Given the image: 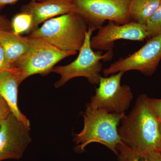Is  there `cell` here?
<instances>
[{"mask_svg":"<svg viewBox=\"0 0 161 161\" xmlns=\"http://www.w3.org/2000/svg\"><path fill=\"white\" fill-rule=\"evenodd\" d=\"M149 98L146 94L140 95L130 113L121 119L118 128L124 144L146 155L158 150L161 139L159 119L150 107Z\"/></svg>","mask_w":161,"mask_h":161,"instance_id":"6da1fadb","label":"cell"},{"mask_svg":"<svg viewBox=\"0 0 161 161\" xmlns=\"http://www.w3.org/2000/svg\"><path fill=\"white\" fill-rule=\"evenodd\" d=\"M88 28L80 15L71 12L47 20L29 36L43 39L63 51L77 52L83 45Z\"/></svg>","mask_w":161,"mask_h":161,"instance_id":"7a4b0ae2","label":"cell"},{"mask_svg":"<svg viewBox=\"0 0 161 161\" xmlns=\"http://www.w3.org/2000/svg\"><path fill=\"white\" fill-rule=\"evenodd\" d=\"M125 115L86 109L84 114L83 130L75 135L76 149L78 152H83L91 143L97 142L118 154V145L123 143L119 135L118 128Z\"/></svg>","mask_w":161,"mask_h":161,"instance_id":"3957f363","label":"cell"},{"mask_svg":"<svg viewBox=\"0 0 161 161\" xmlns=\"http://www.w3.org/2000/svg\"><path fill=\"white\" fill-rule=\"evenodd\" d=\"M95 31L94 28L89 27L86 33L83 45L79 51V55L74 61L67 65L53 68L52 72L60 76V80L55 84L56 88L60 87L71 79L79 77L86 78L92 84L98 85L100 74L103 69L100 60H111L113 52L108 51L105 54H103L102 51H93L91 41L92 33Z\"/></svg>","mask_w":161,"mask_h":161,"instance_id":"277c9868","label":"cell"},{"mask_svg":"<svg viewBox=\"0 0 161 161\" xmlns=\"http://www.w3.org/2000/svg\"><path fill=\"white\" fill-rule=\"evenodd\" d=\"M28 37L29 49L12 66L19 74L22 82L31 75L49 74L60 60L77 53L60 50L41 38Z\"/></svg>","mask_w":161,"mask_h":161,"instance_id":"5b68a950","label":"cell"},{"mask_svg":"<svg viewBox=\"0 0 161 161\" xmlns=\"http://www.w3.org/2000/svg\"><path fill=\"white\" fill-rule=\"evenodd\" d=\"M76 13L80 15L88 27L95 30L106 21L125 24L132 21L130 17V0H72Z\"/></svg>","mask_w":161,"mask_h":161,"instance_id":"8992f818","label":"cell"},{"mask_svg":"<svg viewBox=\"0 0 161 161\" xmlns=\"http://www.w3.org/2000/svg\"><path fill=\"white\" fill-rule=\"evenodd\" d=\"M125 72H119L109 77L101 76L95 94L91 98L86 109L101 110L109 113L124 115L130 107L133 96L127 85H121Z\"/></svg>","mask_w":161,"mask_h":161,"instance_id":"52a82bcc","label":"cell"},{"mask_svg":"<svg viewBox=\"0 0 161 161\" xmlns=\"http://www.w3.org/2000/svg\"><path fill=\"white\" fill-rule=\"evenodd\" d=\"M161 60V35L150 38L142 47L125 58H120L103 70L105 77L119 72L136 70L151 76Z\"/></svg>","mask_w":161,"mask_h":161,"instance_id":"ba28073f","label":"cell"},{"mask_svg":"<svg viewBox=\"0 0 161 161\" xmlns=\"http://www.w3.org/2000/svg\"><path fill=\"white\" fill-rule=\"evenodd\" d=\"M31 142L30 127L11 112L0 128V161L20 159Z\"/></svg>","mask_w":161,"mask_h":161,"instance_id":"9c48e42d","label":"cell"},{"mask_svg":"<svg viewBox=\"0 0 161 161\" xmlns=\"http://www.w3.org/2000/svg\"><path fill=\"white\" fill-rule=\"evenodd\" d=\"M147 38L146 24L134 21L119 24L110 21L98 30L97 33L91 39V44L93 49L112 52L114 43L117 40L142 41Z\"/></svg>","mask_w":161,"mask_h":161,"instance_id":"30bf717a","label":"cell"},{"mask_svg":"<svg viewBox=\"0 0 161 161\" xmlns=\"http://www.w3.org/2000/svg\"><path fill=\"white\" fill-rule=\"evenodd\" d=\"M23 11L31 15L32 31L38 28L40 23L59 16L76 12V10L72 0H43L31 1L24 6Z\"/></svg>","mask_w":161,"mask_h":161,"instance_id":"8fae6325","label":"cell"},{"mask_svg":"<svg viewBox=\"0 0 161 161\" xmlns=\"http://www.w3.org/2000/svg\"><path fill=\"white\" fill-rule=\"evenodd\" d=\"M22 82L20 75L14 69L0 71V96L8 104L12 113L28 127L30 122L18 105V87Z\"/></svg>","mask_w":161,"mask_h":161,"instance_id":"7c38bea8","label":"cell"},{"mask_svg":"<svg viewBox=\"0 0 161 161\" xmlns=\"http://www.w3.org/2000/svg\"><path fill=\"white\" fill-rule=\"evenodd\" d=\"M0 45L4 49L6 59L12 66L29 49V37H23L7 29L0 31Z\"/></svg>","mask_w":161,"mask_h":161,"instance_id":"4fadbf2b","label":"cell"},{"mask_svg":"<svg viewBox=\"0 0 161 161\" xmlns=\"http://www.w3.org/2000/svg\"><path fill=\"white\" fill-rule=\"evenodd\" d=\"M161 3V0H130V14L132 21L146 24L154 14Z\"/></svg>","mask_w":161,"mask_h":161,"instance_id":"5bb4252c","label":"cell"},{"mask_svg":"<svg viewBox=\"0 0 161 161\" xmlns=\"http://www.w3.org/2000/svg\"><path fill=\"white\" fill-rule=\"evenodd\" d=\"M32 23L31 15L23 11L15 16L12 22V26L13 31L15 33L20 35L32 31Z\"/></svg>","mask_w":161,"mask_h":161,"instance_id":"9a60e30c","label":"cell"},{"mask_svg":"<svg viewBox=\"0 0 161 161\" xmlns=\"http://www.w3.org/2000/svg\"><path fill=\"white\" fill-rule=\"evenodd\" d=\"M147 38L154 37L161 35V3L158 9L146 24Z\"/></svg>","mask_w":161,"mask_h":161,"instance_id":"2e32d148","label":"cell"},{"mask_svg":"<svg viewBox=\"0 0 161 161\" xmlns=\"http://www.w3.org/2000/svg\"><path fill=\"white\" fill-rule=\"evenodd\" d=\"M117 149L127 161H150L148 155L137 152L123 142L118 145Z\"/></svg>","mask_w":161,"mask_h":161,"instance_id":"e0dca14e","label":"cell"},{"mask_svg":"<svg viewBox=\"0 0 161 161\" xmlns=\"http://www.w3.org/2000/svg\"><path fill=\"white\" fill-rule=\"evenodd\" d=\"M11 110L6 101L0 96V128L4 121L11 113Z\"/></svg>","mask_w":161,"mask_h":161,"instance_id":"ac0fdd59","label":"cell"},{"mask_svg":"<svg viewBox=\"0 0 161 161\" xmlns=\"http://www.w3.org/2000/svg\"><path fill=\"white\" fill-rule=\"evenodd\" d=\"M149 103L154 114L161 120V99L149 98Z\"/></svg>","mask_w":161,"mask_h":161,"instance_id":"d6986e66","label":"cell"},{"mask_svg":"<svg viewBox=\"0 0 161 161\" xmlns=\"http://www.w3.org/2000/svg\"><path fill=\"white\" fill-rule=\"evenodd\" d=\"M11 68V65L9 64L6 59L4 49L0 45V71Z\"/></svg>","mask_w":161,"mask_h":161,"instance_id":"ffe728a7","label":"cell"},{"mask_svg":"<svg viewBox=\"0 0 161 161\" xmlns=\"http://www.w3.org/2000/svg\"><path fill=\"white\" fill-rule=\"evenodd\" d=\"M148 156L150 161H161V154L158 150L150 152Z\"/></svg>","mask_w":161,"mask_h":161,"instance_id":"44dd1931","label":"cell"},{"mask_svg":"<svg viewBox=\"0 0 161 161\" xmlns=\"http://www.w3.org/2000/svg\"><path fill=\"white\" fill-rule=\"evenodd\" d=\"M19 0H0V8L9 4H14Z\"/></svg>","mask_w":161,"mask_h":161,"instance_id":"7402d4cb","label":"cell"},{"mask_svg":"<svg viewBox=\"0 0 161 161\" xmlns=\"http://www.w3.org/2000/svg\"><path fill=\"white\" fill-rule=\"evenodd\" d=\"M4 20L2 18L0 17V31L2 30L7 29L4 27Z\"/></svg>","mask_w":161,"mask_h":161,"instance_id":"603a6c76","label":"cell"},{"mask_svg":"<svg viewBox=\"0 0 161 161\" xmlns=\"http://www.w3.org/2000/svg\"><path fill=\"white\" fill-rule=\"evenodd\" d=\"M159 124H160V133H161V139L160 142L158 150L159 152L161 154V120L159 119Z\"/></svg>","mask_w":161,"mask_h":161,"instance_id":"cb8c5ba5","label":"cell"},{"mask_svg":"<svg viewBox=\"0 0 161 161\" xmlns=\"http://www.w3.org/2000/svg\"><path fill=\"white\" fill-rule=\"evenodd\" d=\"M119 161H127L126 159L120 153L119 155Z\"/></svg>","mask_w":161,"mask_h":161,"instance_id":"d4e9b609","label":"cell"},{"mask_svg":"<svg viewBox=\"0 0 161 161\" xmlns=\"http://www.w3.org/2000/svg\"><path fill=\"white\" fill-rule=\"evenodd\" d=\"M33 1H37V2H40V1H43V0H31Z\"/></svg>","mask_w":161,"mask_h":161,"instance_id":"484cf974","label":"cell"}]
</instances>
